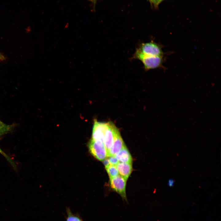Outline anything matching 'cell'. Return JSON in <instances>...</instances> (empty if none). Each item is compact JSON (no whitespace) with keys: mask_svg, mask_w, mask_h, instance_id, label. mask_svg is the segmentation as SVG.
<instances>
[{"mask_svg":"<svg viewBox=\"0 0 221 221\" xmlns=\"http://www.w3.org/2000/svg\"><path fill=\"white\" fill-rule=\"evenodd\" d=\"M132 59L140 60L143 64L145 71L160 68L163 66V56H146L135 52Z\"/></svg>","mask_w":221,"mask_h":221,"instance_id":"obj_1","label":"cell"},{"mask_svg":"<svg viewBox=\"0 0 221 221\" xmlns=\"http://www.w3.org/2000/svg\"><path fill=\"white\" fill-rule=\"evenodd\" d=\"M135 52L146 56H163L164 54L160 45L152 41L140 43Z\"/></svg>","mask_w":221,"mask_h":221,"instance_id":"obj_2","label":"cell"},{"mask_svg":"<svg viewBox=\"0 0 221 221\" xmlns=\"http://www.w3.org/2000/svg\"><path fill=\"white\" fill-rule=\"evenodd\" d=\"M88 147L91 154L98 160L103 161L107 157V152L103 142L91 139Z\"/></svg>","mask_w":221,"mask_h":221,"instance_id":"obj_3","label":"cell"},{"mask_svg":"<svg viewBox=\"0 0 221 221\" xmlns=\"http://www.w3.org/2000/svg\"><path fill=\"white\" fill-rule=\"evenodd\" d=\"M110 179L112 190L118 193L123 200L127 201L126 191L127 181L119 175Z\"/></svg>","mask_w":221,"mask_h":221,"instance_id":"obj_4","label":"cell"},{"mask_svg":"<svg viewBox=\"0 0 221 221\" xmlns=\"http://www.w3.org/2000/svg\"><path fill=\"white\" fill-rule=\"evenodd\" d=\"M118 130L113 122H108L107 127L105 133L104 139V144L107 153L112 146L114 137Z\"/></svg>","mask_w":221,"mask_h":221,"instance_id":"obj_5","label":"cell"},{"mask_svg":"<svg viewBox=\"0 0 221 221\" xmlns=\"http://www.w3.org/2000/svg\"><path fill=\"white\" fill-rule=\"evenodd\" d=\"M108 122H101L95 120L91 139L104 143L105 132L107 128Z\"/></svg>","mask_w":221,"mask_h":221,"instance_id":"obj_6","label":"cell"},{"mask_svg":"<svg viewBox=\"0 0 221 221\" xmlns=\"http://www.w3.org/2000/svg\"><path fill=\"white\" fill-rule=\"evenodd\" d=\"M125 144L118 130L114 137L113 145L107 153V157L114 156L125 145Z\"/></svg>","mask_w":221,"mask_h":221,"instance_id":"obj_7","label":"cell"},{"mask_svg":"<svg viewBox=\"0 0 221 221\" xmlns=\"http://www.w3.org/2000/svg\"><path fill=\"white\" fill-rule=\"evenodd\" d=\"M132 164L118 162L116 165L119 174L127 180L132 171Z\"/></svg>","mask_w":221,"mask_h":221,"instance_id":"obj_8","label":"cell"},{"mask_svg":"<svg viewBox=\"0 0 221 221\" xmlns=\"http://www.w3.org/2000/svg\"><path fill=\"white\" fill-rule=\"evenodd\" d=\"M114 156L119 162L132 164V157L125 145Z\"/></svg>","mask_w":221,"mask_h":221,"instance_id":"obj_9","label":"cell"},{"mask_svg":"<svg viewBox=\"0 0 221 221\" xmlns=\"http://www.w3.org/2000/svg\"><path fill=\"white\" fill-rule=\"evenodd\" d=\"M67 217L66 221H83L78 215L73 214L69 208L66 209Z\"/></svg>","mask_w":221,"mask_h":221,"instance_id":"obj_10","label":"cell"},{"mask_svg":"<svg viewBox=\"0 0 221 221\" xmlns=\"http://www.w3.org/2000/svg\"><path fill=\"white\" fill-rule=\"evenodd\" d=\"M105 169L110 178L115 177L119 175L116 166L110 165Z\"/></svg>","mask_w":221,"mask_h":221,"instance_id":"obj_11","label":"cell"},{"mask_svg":"<svg viewBox=\"0 0 221 221\" xmlns=\"http://www.w3.org/2000/svg\"><path fill=\"white\" fill-rule=\"evenodd\" d=\"M13 128V126L7 125L0 120V135L8 133L12 130Z\"/></svg>","mask_w":221,"mask_h":221,"instance_id":"obj_12","label":"cell"},{"mask_svg":"<svg viewBox=\"0 0 221 221\" xmlns=\"http://www.w3.org/2000/svg\"><path fill=\"white\" fill-rule=\"evenodd\" d=\"M0 153L6 159L7 161L11 165L13 168L15 169H17V166L14 161L12 159L4 152L0 147Z\"/></svg>","mask_w":221,"mask_h":221,"instance_id":"obj_13","label":"cell"},{"mask_svg":"<svg viewBox=\"0 0 221 221\" xmlns=\"http://www.w3.org/2000/svg\"><path fill=\"white\" fill-rule=\"evenodd\" d=\"M108 159L110 165L116 166L119 162L115 156H110Z\"/></svg>","mask_w":221,"mask_h":221,"instance_id":"obj_14","label":"cell"},{"mask_svg":"<svg viewBox=\"0 0 221 221\" xmlns=\"http://www.w3.org/2000/svg\"><path fill=\"white\" fill-rule=\"evenodd\" d=\"M162 0H153L152 5L156 7Z\"/></svg>","mask_w":221,"mask_h":221,"instance_id":"obj_15","label":"cell"},{"mask_svg":"<svg viewBox=\"0 0 221 221\" xmlns=\"http://www.w3.org/2000/svg\"><path fill=\"white\" fill-rule=\"evenodd\" d=\"M103 161L105 168L110 165L108 158H105Z\"/></svg>","mask_w":221,"mask_h":221,"instance_id":"obj_16","label":"cell"},{"mask_svg":"<svg viewBox=\"0 0 221 221\" xmlns=\"http://www.w3.org/2000/svg\"><path fill=\"white\" fill-rule=\"evenodd\" d=\"M174 180L173 179H169L168 182V184L169 187H172L174 185Z\"/></svg>","mask_w":221,"mask_h":221,"instance_id":"obj_17","label":"cell"},{"mask_svg":"<svg viewBox=\"0 0 221 221\" xmlns=\"http://www.w3.org/2000/svg\"><path fill=\"white\" fill-rule=\"evenodd\" d=\"M90 0L93 4V8H95V4L98 0Z\"/></svg>","mask_w":221,"mask_h":221,"instance_id":"obj_18","label":"cell"},{"mask_svg":"<svg viewBox=\"0 0 221 221\" xmlns=\"http://www.w3.org/2000/svg\"><path fill=\"white\" fill-rule=\"evenodd\" d=\"M149 0L150 2V3H151V4H152L153 2V0Z\"/></svg>","mask_w":221,"mask_h":221,"instance_id":"obj_19","label":"cell"}]
</instances>
